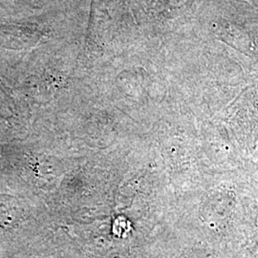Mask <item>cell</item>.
<instances>
[{"mask_svg":"<svg viewBox=\"0 0 258 258\" xmlns=\"http://www.w3.org/2000/svg\"><path fill=\"white\" fill-rule=\"evenodd\" d=\"M18 203H13L11 200H0V225H12L19 215Z\"/></svg>","mask_w":258,"mask_h":258,"instance_id":"obj_1","label":"cell"}]
</instances>
